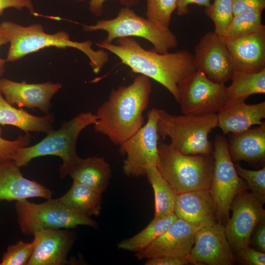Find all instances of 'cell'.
I'll list each match as a JSON object with an SVG mask.
<instances>
[{"label":"cell","mask_w":265,"mask_h":265,"mask_svg":"<svg viewBox=\"0 0 265 265\" xmlns=\"http://www.w3.org/2000/svg\"><path fill=\"white\" fill-rule=\"evenodd\" d=\"M205 12L213 21L214 32L223 36L234 17L233 0H214Z\"/></svg>","instance_id":"f546056e"},{"label":"cell","mask_w":265,"mask_h":265,"mask_svg":"<svg viewBox=\"0 0 265 265\" xmlns=\"http://www.w3.org/2000/svg\"><path fill=\"white\" fill-rule=\"evenodd\" d=\"M158 109L151 108L147 122L134 134L119 146L121 154L126 156L123 165V173L128 177L146 175L148 167L159 162L157 120Z\"/></svg>","instance_id":"30bf717a"},{"label":"cell","mask_w":265,"mask_h":265,"mask_svg":"<svg viewBox=\"0 0 265 265\" xmlns=\"http://www.w3.org/2000/svg\"><path fill=\"white\" fill-rule=\"evenodd\" d=\"M82 29L87 32L106 31V38L103 41L107 43L124 37L143 38L152 43L153 50L160 53L168 52L178 44L177 37L169 27L139 16L128 7L121 8L113 19L99 20L93 25H83Z\"/></svg>","instance_id":"52a82bcc"},{"label":"cell","mask_w":265,"mask_h":265,"mask_svg":"<svg viewBox=\"0 0 265 265\" xmlns=\"http://www.w3.org/2000/svg\"><path fill=\"white\" fill-rule=\"evenodd\" d=\"M101 196V193L90 187L73 180L69 190L57 199L76 213L90 217L100 214L102 209Z\"/></svg>","instance_id":"d4e9b609"},{"label":"cell","mask_w":265,"mask_h":265,"mask_svg":"<svg viewBox=\"0 0 265 265\" xmlns=\"http://www.w3.org/2000/svg\"><path fill=\"white\" fill-rule=\"evenodd\" d=\"M97 120L95 114L82 112L65 122L56 131L53 130L37 143L20 148L14 159L19 167L26 166L33 159L55 156L60 158L63 163L59 167L61 178L68 175L70 169L80 159L76 151L79 136L86 127L94 125Z\"/></svg>","instance_id":"5b68a950"},{"label":"cell","mask_w":265,"mask_h":265,"mask_svg":"<svg viewBox=\"0 0 265 265\" xmlns=\"http://www.w3.org/2000/svg\"><path fill=\"white\" fill-rule=\"evenodd\" d=\"M201 228L177 218L163 234L135 256L140 260L161 257L187 259L195 235Z\"/></svg>","instance_id":"9a60e30c"},{"label":"cell","mask_w":265,"mask_h":265,"mask_svg":"<svg viewBox=\"0 0 265 265\" xmlns=\"http://www.w3.org/2000/svg\"><path fill=\"white\" fill-rule=\"evenodd\" d=\"M14 8L18 10L26 8L30 14L34 13V8L32 0H0V16L6 9Z\"/></svg>","instance_id":"8d00e7d4"},{"label":"cell","mask_w":265,"mask_h":265,"mask_svg":"<svg viewBox=\"0 0 265 265\" xmlns=\"http://www.w3.org/2000/svg\"><path fill=\"white\" fill-rule=\"evenodd\" d=\"M263 204L246 190L234 199L230 210L232 215L225 226L227 238L238 252L249 246L251 235L257 224L265 218Z\"/></svg>","instance_id":"7c38bea8"},{"label":"cell","mask_w":265,"mask_h":265,"mask_svg":"<svg viewBox=\"0 0 265 265\" xmlns=\"http://www.w3.org/2000/svg\"><path fill=\"white\" fill-rule=\"evenodd\" d=\"M20 168L14 160L0 163V201L52 198L53 193L50 189L24 177Z\"/></svg>","instance_id":"d6986e66"},{"label":"cell","mask_w":265,"mask_h":265,"mask_svg":"<svg viewBox=\"0 0 265 265\" xmlns=\"http://www.w3.org/2000/svg\"><path fill=\"white\" fill-rule=\"evenodd\" d=\"M0 26L10 43L6 62H15L28 54L50 47H70L81 51L89 58L95 74L99 73L108 61V53L104 50H94L93 42L89 40L72 41L64 31L50 34L45 32L39 24L24 26L9 21L1 22Z\"/></svg>","instance_id":"3957f363"},{"label":"cell","mask_w":265,"mask_h":265,"mask_svg":"<svg viewBox=\"0 0 265 265\" xmlns=\"http://www.w3.org/2000/svg\"><path fill=\"white\" fill-rule=\"evenodd\" d=\"M34 251L27 265H64L68 264L67 255L74 241L68 230L41 229L34 233Z\"/></svg>","instance_id":"e0dca14e"},{"label":"cell","mask_w":265,"mask_h":265,"mask_svg":"<svg viewBox=\"0 0 265 265\" xmlns=\"http://www.w3.org/2000/svg\"><path fill=\"white\" fill-rule=\"evenodd\" d=\"M152 92L150 79L136 76L128 85L112 89L108 98L98 108L94 130L120 146L144 124L143 112Z\"/></svg>","instance_id":"7a4b0ae2"},{"label":"cell","mask_w":265,"mask_h":265,"mask_svg":"<svg viewBox=\"0 0 265 265\" xmlns=\"http://www.w3.org/2000/svg\"><path fill=\"white\" fill-rule=\"evenodd\" d=\"M158 150L157 168L176 194L210 190L213 155H184L166 143H159Z\"/></svg>","instance_id":"277c9868"},{"label":"cell","mask_w":265,"mask_h":265,"mask_svg":"<svg viewBox=\"0 0 265 265\" xmlns=\"http://www.w3.org/2000/svg\"><path fill=\"white\" fill-rule=\"evenodd\" d=\"M124 7H131L137 5L140 0H116ZM106 0H90L89 3L90 11L97 16H101L104 12L103 6Z\"/></svg>","instance_id":"74e56055"},{"label":"cell","mask_w":265,"mask_h":265,"mask_svg":"<svg viewBox=\"0 0 265 265\" xmlns=\"http://www.w3.org/2000/svg\"><path fill=\"white\" fill-rule=\"evenodd\" d=\"M238 175L246 181L248 188L263 204L265 202V167L258 170L242 168L238 163L234 164Z\"/></svg>","instance_id":"1f68e13d"},{"label":"cell","mask_w":265,"mask_h":265,"mask_svg":"<svg viewBox=\"0 0 265 265\" xmlns=\"http://www.w3.org/2000/svg\"><path fill=\"white\" fill-rule=\"evenodd\" d=\"M261 220L254 230L253 240L258 249L263 252H265V220Z\"/></svg>","instance_id":"60d3db41"},{"label":"cell","mask_w":265,"mask_h":265,"mask_svg":"<svg viewBox=\"0 0 265 265\" xmlns=\"http://www.w3.org/2000/svg\"><path fill=\"white\" fill-rule=\"evenodd\" d=\"M53 122L54 117L51 114L37 116L14 107L0 92V125L13 126L26 133L31 132L47 133L53 130Z\"/></svg>","instance_id":"cb8c5ba5"},{"label":"cell","mask_w":265,"mask_h":265,"mask_svg":"<svg viewBox=\"0 0 265 265\" xmlns=\"http://www.w3.org/2000/svg\"><path fill=\"white\" fill-rule=\"evenodd\" d=\"M68 175L102 194L109 184L111 169L103 157L80 158Z\"/></svg>","instance_id":"603a6c76"},{"label":"cell","mask_w":265,"mask_h":265,"mask_svg":"<svg viewBox=\"0 0 265 265\" xmlns=\"http://www.w3.org/2000/svg\"><path fill=\"white\" fill-rule=\"evenodd\" d=\"M78 2H83L85 0H75Z\"/></svg>","instance_id":"7bdbcfd3"},{"label":"cell","mask_w":265,"mask_h":265,"mask_svg":"<svg viewBox=\"0 0 265 265\" xmlns=\"http://www.w3.org/2000/svg\"><path fill=\"white\" fill-rule=\"evenodd\" d=\"M35 241L19 240L9 245L3 254L0 265H27L34 251Z\"/></svg>","instance_id":"d6a6232c"},{"label":"cell","mask_w":265,"mask_h":265,"mask_svg":"<svg viewBox=\"0 0 265 265\" xmlns=\"http://www.w3.org/2000/svg\"><path fill=\"white\" fill-rule=\"evenodd\" d=\"M15 209L19 227L28 236L41 229L74 228L80 225L98 227L96 221L73 211L57 199L51 198L40 204L27 199L17 201Z\"/></svg>","instance_id":"ba28073f"},{"label":"cell","mask_w":265,"mask_h":265,"mask_svg":"<svg viewBox=\"0 0 265 265\" xmlns=\"http://www.w3.org/2000/svg\"><path fill=\"white\" fill-rule=\"evenodd\" d=\"M262 11H255L234 16L223 38H231L253 34L265 25L262 23Z\"/></svg>","instance_id":"f1b7e54d"},{"label":"cell","mask_w":265,"mask_h":265,"mask_svg":"<svg viewBox=\"0 0 265 265\" xmlns=\"http://www.w3.org/2000/svg\"><path fill=\"white\" fill-rule=\"evenodd\" d=\"M222 38L233 58L236 71L257 73L265 68V26L252 34Z\"/></svg>","instance_id":"ac0fdd59"},{"label":"cell","mask_w":265,"mask_h":265,"mask_svg":"<svg viewBox=\"0 0 265 265\" xmlns=\"http://www.w3.org/2000/svg\"><path fill=\"white\" fill-rule=\"evenodd\" d=\"M9 43L8 40L0 26V47ZM5 59L0 58V77H2L5 72Z\"/></svg>","instance_id":"b9f144b4"},{"label":"cell","mask_w":265,"mask_h":265,"mask_svg":"<svg viewBox=\"0 0 265 265\" xmlns=\"http://www.w3.org/2000/svg\"><path fill=\"white\" fill-rule=\"evenodd\" d=\"M187 259L193 265L234 264L235 256L227 238L225 226L215 222L198 230Z\"/></svg>","instance_id":"5bb4252c"},{"label":"cell","mask_w":265,"mask_h":265,"mask_svg":"<svg viewBox=\"0 0 265 265\" xmlns=\"http://www.w3.org/2000/svg\"><path fill=\"white\" fill-rule=\"evenodd\" d=\"M226 87L229 99L245 100L249 96L265 93V68L257 73L235 71Z\"/></svg>","instance_id":"83f0119b"},{"label":"cell","mask_w":265,"mask_h":265,"mask_svg":"<svg viewBox=\"0 0 265 265\" xmlns=\"http://www.w3.org/2000/svg\"><path fill=\"white\" fill-rule=\"evenodd\" d=\"M155 195V217H162L174 213L177 194L161 175L156 166L148 168L146 175Z\"/></svg>","instance_id":"4316f807"},{"label":"cell","mask_w":265,"mask_h":265,"mask_svg":"<svg viewBox=\"0 0 265 265\" xmlns=\"http://www.w3.org/2000/svg\"><path fill=\"white\" fill-rule=\"evenodd\" d=\"M217 115L224 134L239 133L265 122V102L249 105L243 100L229 99Z\"/></svg>","instance_id":"ffe728a7"},{"label":"cell","mask_w":265,"mask_h":265,"mask_svg":"<svg viewBox=\"0 0 265 265\" xmlns=\"http://www.w3.org/2000/svg\"><path fill=\"white\" fill-rule=\"evenodd\" d=\"M211 0H177L176 11L178 16H182L189 13V5L196 4L207 7L211 5Z\"/></svg>","instance_id":"ab89813d"},{"label":"cell","mask_w":265,"mask_h":265,"mask_svg":"<svg viewBox=\"0 0 265 265\" xmlns=\"http://www.w3.org/2000/svg\"><path fill=\"white\" fill-rule=\"evenodd\" d=\"M265 0H233L234 16L255 11H263Z\"/></svg>","instance_id":"e575fe53"},{"label":"cell","mask_w":265,"mask_h":265,"mask_svg":"<svg viewBox=\"0 0 265 265\" xmlns=\"http://www.w3.org/2000/svg\"><path fill=\"white\" fill-rule=\"evenodd\" d=\"M116 40L115 44L107 43L102 40L96 45L115 54L122 63L129 67L133 72L159 83L179 103L178 84L196 70L193 54L186 50L163 53L153 50H147L131 37Z\"/></svg>","instance_id":"6da1fadb"},{"label":"cell","mask_w":265,"mask_h":265,"mask_svg":"<svg viewBox=\"0 0 265 265\" xmlns=\"http://www.w3.org/2000/svg\"><path fill=\"white\" fill-rule=\"evenodd\" d=\"M186 258L161 257L147 259L145 265H185L188 264Z\"/></svg>","instance_id":"f35d334b"},{"label":"cell","mask_w":265,"mask_h":265,"mask_svg":"<svg viewBox=\"0 0 265 265\" xmlns=\"http://www.w3.org/2000/svg\"><path fill=\"white\" fill-rule=\"evenodd\" d=\"M31 142L30 135L26 133L20 135L14 140H9L2 137V130L0 127V163L14 160L18 150L28 146Z\"/></svg>","instance_id":"836d02e7"},{"label":"cell","mask_w":265,"mask_h":265,"mask_svg":"<svg viewBox=\"0 0 265 265\" xmlns=\"http://www.w3.org/2000/svg\"><path fill=\"white\" fill-rule=\"evenodd\" d=\"M237 253L239 257L243 260L246 264L250 265H265V252L258 251L248 246L240 249Z\"/></svg>","instance_id":"d590c367"},{"label":"cell","mask_w":265,"mask_h":265,"mask_svg":"<svg viewBox=\"0 0 265 265\" xmlns=\"http://www.w3.org/2000/svg\"><path fill=\"white\" fill-rule=\"evenodd\" d=\"M177 218L174 213L162 217H155L136 235L121 241L118 248L135 253L141 251L163 234Z\"/></svg>","instance_id":"484cf974"},{"label":"cell","mask_w":265,"mask_h":265,"mask_svg":"<svg viewBox=\"0 0 265 265\" xmlns=\"http://www.w3.org/2000/svg\"><path fill=\"white\" fill-rule=\"evenodd\" d=\"M174 213L178 218L201 227L218 221L210 190L177 194Z\"/></svg>","instance_id":"44dd1931"},{"label":"cell","mask_w":265,"mask_h":265,"mask_svg":"<svg viewBox=\"0 0 265 265\" xmlns=\"http://www.w3.org/2000/svg\"><path fill=\"white\" fill-rule=\"evenodd\" d=\"M193 62L196 70L217 82L225 83L230 80L236 71L222 36L214 31L205 33L195 46Z\"/></svg>","instance_id":"4fadbf2b"},{"label":"cell","mask_w":265,"mask_h":265,"mask_svg":"<svg viewBox=\"0 0 265 265\" xmlns=\"http://www.w3.org/2000/svg\"><path fill=\"white\" fill-rule=\"evenodd\" d=\"M177 0H146V17L157 24L169 27Z\"/></svg>","instance_id":"4dcf8cb0"},{"label":"cell","mask_w":265,"mask_h":265,"mask_svg":"<svg viewBox=\"0 0 265 265\" xmlns=\"http://www.w3.org/2000/svg\"><path fill=\"white\" fill-rule=\"evenodd\" d=\"M228 147L233 161L263 164L265 160V122L244 132L229 133Z\"/></svg>","instance_id":"7402d4cb"},{"label":"cell","mask_w":265,"mask_h":265,"mask_svg":"<svg viewBox=\"0 0 265 265\" xmlns=\"http://www.w3.org/2000/svg\"><path fill=\"white\" fill-rule=\"evenodd\" d=\"M178 87L183 114L217 113L229 99L225 83L213 81L198 70L185 78Z\"/></svg>","instance_id":"8fae6325"},{"label":"cell","mask_w":265,"mask_h":265,"mask_svg":"<svg viewBox=\"0 0 265 265\" xmlns=\"http://www.w3.org/2000/svg\"><path fill=\"white\" fill-rule=\"evenodd\" d=\"M214 167L210 191L214 200L219 223L229 219L231 205L235 197L248 188L238 175L228 150V140L216 134L213 142Z\"/></svg>","instance_id":"9c48e42d"},{"label":"cell","mask_w":265,"mask_h":265,"mask_svg":"<svg viewBox=\"0 0 265 265\" xmlns=\"http://www.w3.org/2000/svg\"><path fill=\"white\" fill-rule=\"evenodd\" d=\"M60 83L47 82L28 83L0 79V92L11 105L30 108H37L44 114H49L51 101L61 88Z\"/></svg>","instance_id":"2e32d148"},{"label":"cell","mask_w":265,"mask_h":265,"mask_svg":"<svg viewBox=\"0 0 265 265\" xmlns=\"http://www.w3.org/2000/svg\"><path fill=\"white\" fill-rule=\"evenodd\" d=\"M217 127V113L175 115L158 109L159 136L163 139L169 137L170 144L184 155H213V143L209 135Z\"/></svg>","instance_id":"8992f818"}]
</instances>
